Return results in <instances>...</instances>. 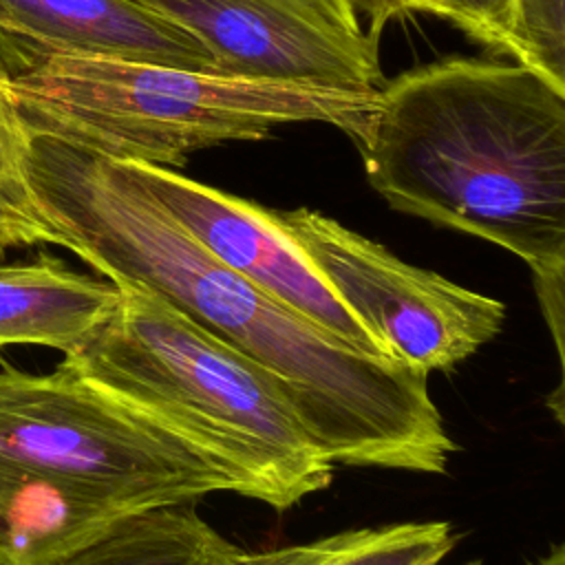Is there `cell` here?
Listing matches in <instances>:
<instances>
[{"instance_id": "obj_1", "label": "cell", "mask_w": 565, "mask_h": 565, "mask_svg": "<svg viewBox=\"0 0 565 565\" xmlns=\"http://www.w3.org/2000/svg\"><path fill=\"white\" fill-rule=\"evenodd\" d=\"M26 177L64 247L139 285L269 371L335 466L444 475L457 444L428 373L364 355L216 260L126 168L29 130Z\"/></svg>"}, {"instance_id": "obj_2", "label": "cell", "mask_w": 565, "mask_h": 565, "mask_svg": "<svg viewBox=\"0 0 565 565\" xmlns=\"http://www.w3.org/2000/svg\"><path fill=\"white\" fill-rule=\"evenodd\" d=\"M355 143L393 210L512 252L532 285L565 280V90L534 68L446 57L399 73Z\"/></svg>"}, {"instance_id": "obj_3", "label": "cell", "mask_w": 565, "mask_h": 565, "mask_svg": "<svg viewBox=\"0 0 565 565\" xmlns=\"http://www.w3.org/2000/svg\"><path fill=\"white\" fill-rule=\"evenodd\" d=\"M62 366L227 466L243 497L287 510L324 490L335 463L282 384L139 285Z\"/></svg>"}, {"instance_id": "obj_4", "label": "cell", "mask_w": 565, "mask_h": 565, "mask_svg": "<svg viewBox=\"0 0 565 565\" xmlns=\"http://www.w3.org/2000/svg\"><path fill=\"white\" fill-rule=\"evenodd\" d=\"M9 82L29 130L172 170L190 152L258 141L291 124H329L358 141L377 97V86L104 57H53Z\"/></svg>"}, {"instance_id": "obj_5", "label": "cell", "mask_w": 565, "mask_h": 565, "mask_svg": "<svg viewBox=\"0 0 565 565\" xmlns=\"http://www.w3.org/2000/svg\"><path fill=\"white\" fill-rule=\"evenodd\" d=\"M0 466L143 492L166 503L212 492L243 497L227 466L62 364L51 373L0 366Z\"/></svg>"}, {"instance_id": "obj_6", "label": "cell", "mask_w": 565, "mask_h": 565, "mask_svg": "<svg viewBox=\"0 0 565 565\" xmlns=\"http://www.w3.org/2000/svg\"><path fill=\"white\" fill-rule=\"evenodd\" d=\"M335 296L388 349L424 373L452 371L494 340L505 305L415 267L340 221L309 210H274Z\"/></svg>"}, {"instance_id": "obj_7", "label": "cell", "mask_w": 565, "mask_h": 565, "mask_svg": "<svg viewBox=\"0 0 565 565\" xmlns=\"http://www.w3.org/2000/svg\"><path fill=\"white\" fill-rule=\"evenodd\" d=\"M121 163L225 267L351 349L393 358L335 296L274 210L199 183L172 168Z\"/></svg>"}, {"instance_id": "obj_8", "label": "cell", "mask_w": 565, "mask_h": 565, "mask_svg": "<svg viewBox=\"0 0 565 565\" xmlns=\"http://www.w3.org/2000/svg\"><path fill=\"white\" fill-rule=\"evenodd\" d=\"M196 38L223 73L377 86V44L287 0H132Z\"/></svg>"}, {"instance_id": "obj_9", "label": "cell", "mask_w": 565, "mask_h": 565, "mask_svg": "<svg viewBox=\"0 0 565 565\" xmlns=\"http://www.w3.org/2000/svg\"><path fill=\"white\" fill-rule=\"evenodd\" d=\"M53 57L223 73L196 38L132 0H0V68L18 77Z\"/></svg>"}, {"instance_id": "obj_10", "label": "cell", "mask_w": 565, "mask_h": 565, "mask_svg": "<svg viewBox=\"0 0 565 565\" xmlns=\"http://www.w3.org/2000/svg\"><path fill=\"white\" fill-rule=\"evenodd\" d=\"M154 505L168 503L143 492L0 466V565H53L117 521Z\"/></svg>"}, {"instance_id": "obj_11", "label": "cell", "mask_w": 565, "mask_h": 565, "mask_svg": "<svg viewBox=\"0 0 565 565\" xmlns=\"http://www.w3.org/2000/svg\"><path fill=\"white\" fill-rule=\"evenodd\" d=\"M119 302L110 280L38 254L0 263V349L49 347L62 355L82 347Z\"/></svg>"}, {"instance_id": "obj_12", "label": "cell", "mask_w": 565, "mask_h": 565, "mask_svg": "<svg viewBox=\"0 0 565 565\" xmlns=\"http://www.w3.org/2000/svg\"><path fill=\"white\" fill-rule=\"evenodd\" d=\"M249 552L225 539L196 501L135 512L53 565H247Z\"/></svg>"}, {"instance_id": "obj_13", "label": "cell", "mask_w": 565, "mask_h": 565, "mask_svg": "<svg viewBox=\"0 0 565 565\" xmlns=\"http://www.w3.org/2000/svg\"><path fill=\"white\" fill-rule=\"evenodd\" d=\"M457 541L448 521H404L249 552L247 565H441Z\"/></svg>"}, {"instance_id": "obj_14", "label": "cell", "mask_w": 565, "mask_h": 565, "mask_svg": "<svg viewBox=\"0 0 565 565\" xmlns=\"http://www.w3.org/2000/svg\"><path fill=\"white\" fill-rule=\"evenodd\" d=\"M26 152L29 128L13 99L9 75L0 68V256L15 247L57 245L31 192Z\"/></svg>"}, {"instance_id": "obj_15", "label": "cell", "mask_w": 565, "mask_h": 565, "mask_svg": "<svg viewBox=\"0 0 565 565\" xmlns=\"http://www.w3.org/2000/svg\"><path fill=\"white\" fill-rule=\"evenodd\" d=\"M512 57L565 90V0H512Z\"/></svg>"}, {"instance_id": "obj_16", "label": "cell", "mask_w": 565, "mask_h": 565, "mask_svg": "<svg viewBox=\"0 0 565 565\" xmlns=\"http://www.w3.org/2000/svg\"><path fill=\"white\" fill-rule=\"evenodd\" d=\"M349 11L360 20V15H364L369 20V31H364V35L369 40H373L375 44L380 42V35L384 31V26L402 15L415 13V11H424V13H433L441 20L452 22L455 26H459L463 31V20L459 15V11L455 9L452 0H342Z\"/></svg>"}, {"instance_id": "obj_17", "label": "cell", "mask_w": 565, "mask_h": 565, "mask_svg": "<svg viewBox=\"0 0 565 565\" xmlns=\"http://www.w3.org/2000/svg\"><path fill=\"white\" fill-rule=\"evenodd\" d=\"M463 20V33L481 44L512 55L510 4L512 0H452Z\"/></svg>"}, {"instance_id": "obj_18", "label": "cell", "mask_w": 565, "mask_h": 565, "mask_svg": "<svg viewBox=\"0 0 565 565\" xmlns=\"http://www.w3.org/2000/svg\"><path fill=\"white\" fill-rule=\"evenodd\" d=\"M294 7L302 9L305 13L313 15L316 20H320L322 24L342 31V33H351V35H362V24L360 20L349 11V7L342 0H287Z\"/></svg>"}, {"instance_id": "obj_19", "label": "cell", "mask_w": 565, "mask_h": 565, "mask_svg": "<svg viewBox=\"0 0 565 565\" xmlns=\"http://www.w3.org/2000/svg\"><path fill=\"white\" fill-rule=\"evenodd\" d=\"M532 565H565V543H554L547 554L539 556Z\"/></svg>"}, {"instance_id": "obj_20", "label": "cell", "mask_w": 565, "mask_h": 565, "mask_svg": "<svg viewBox=\"0 0 565 565\" xmlns=\"http://www.w3.org/2000/svg\"><path fill=\"white\" fill-rule=\"evenodd\" d=\"M466 565H483L481 561H470V563H466Z\"/></svg>"}]
</instances>
